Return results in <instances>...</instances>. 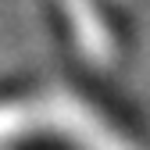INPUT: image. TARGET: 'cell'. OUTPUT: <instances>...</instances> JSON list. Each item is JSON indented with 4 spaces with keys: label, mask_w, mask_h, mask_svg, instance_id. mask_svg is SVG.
<instances>
[{
    "label": "cell",
    "mask_w": 150,
    "mask_h": 150,
    "mask_svg": "<svg viewBox=\"0 0 150 150\" xmlns=\"http://www.w3.org/2000/svg\"><path fill=\"white\" fill-rule=\"evenodd\" d=\"M68 32L82 40V50L97 61H111L122 50V25L104 0H50Z\"/></svg>",
    "instance_id": "6da1fadb"
}]
</instances>
